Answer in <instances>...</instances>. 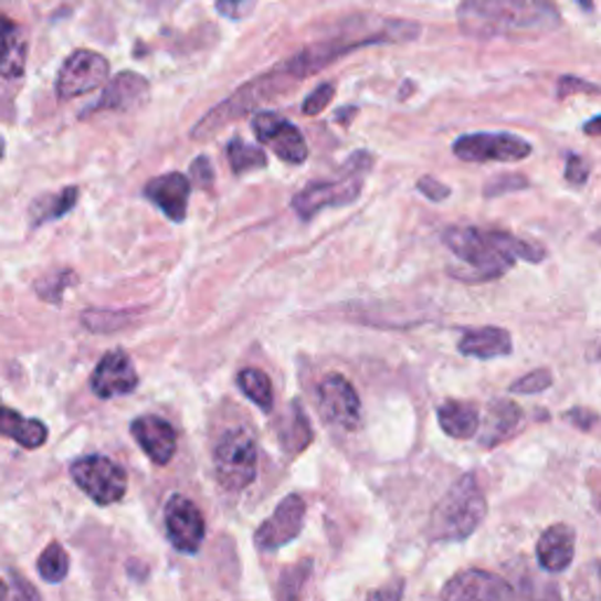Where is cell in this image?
<instances>
[{
    "mask_svg": "<svg viewBox=\"0 0 601 601\" xmlns=\"http://www.w3.org/2000/svg\"><path fill=\"white\" fill-rule=\"evenodd\" d=\"M421 35V24L407 19H383V17H350L348 22L336 29V33L315 41L292 54L289 60L273 66L271 71L256 75L235 89V99L242 110L252 113L256 106L266 104L282 92H287L308 75L344 60L350 52L381 43H409Z\"/></svg>",
    "mask_w": 601,
    "mask_h": 601,
    "instance_id": "6da1fadb",
    "label": "cell"
},
{
    "mask_svg": "<svg viewBox=\"0 0 601 601\" xmlns=\"http://www.w3.org/2000/svg\"><path fill=\"white\" fill-rule=\"evenodd\" d=\"M442 242L451 254L465 263V273L454 277L470 282V285L503 277L517 261L540 263L548 256V252L536 242L505 231L475 229V225H451L442 233Z\"/></svg>",
    "mask_w": 601,
    "mask_h": 601,
    "instance_id": "7a4b0ae2",
    "label": "cell"
},
{
    "mask_svg": "<svg viewBox=\"0 0 601 601\" xmlns=\"http://www.w3.org/2000/svg\"><path fill=\"white\" fill-rule=\"evenodd\" d=\"M458 29L475 41L540 38L561 27L555 0H461Z\"/></svg>",
    "mask_w": 601,
    "mask_h": 601,
    "instance_id": "3957f363",
    "label": "cell"
},
{
    "mask_svg": "<svg viewBox=\"0 0 601 601\" xmlns=\"http://www.w3.org/2000/svg\"><path fill=\"white\" fill-rule=\"evenodd\" d=\"M486 517V498L475 473H465L449 486L442 500L432 507L430 540L463 542L473 536Z\"/></svg>",
    "mask_w": 601,
    "mask_h": 601,
    "instance_id": "277c9868",
    "label": "cell"
},
{
    "mask_svg": "<svg viewBox=\"0 0 601 601\" xmlns=\"http://www.w3.org/2000/svg\"><path fill=\"white\" fill-rule=\"evenodd\" d=\"M371 165H373L371 154H367V150H357V154L348 158L341 179L308 183L304 191L296 193L292 200V207L298 219L310 221L313 217L327 210V207L352 204L362 196V181Z\"/></svg>",
    "mask_w": 601,
    "mask_h": 601,
    "instance_id": "5b68a950",
    "label": "cell"
},
{
    "mask_svg": "<svg viewBox=\"0 0 601 601\" xmlns=\"http://www.w3.org/2000/svg\"><path fill=\"white\" fill-rule=\"evenodd\" d=\"M256 442L250 430H225L214 446V473L225 492H244L256 479Z\"/></svg>",
    "mask_w": 601,
    "mask_h": 601,
    "instance_id": "8992f818",
    "label": "cell"
},
{
    "mask_svg": "<svg viewBox=\"0 0 601 601\" xmlns=\"http://www.w3.org/2000/svg\"><path fill=\"white\" fill-rule=\"evenodd\" d=\"M73 482L78 484L83 494H87L97 505L120 503L127 494V475L125 470L110 461L108 456H83L75 458L68 467Z\"/></svg>",
    "mask_w": 601,
    "mask_h": 601,
    "instance_id": "52a82bcc",
    "label": "cell"
},
{
    "mask_svg": "<svg viewBox=\"0 0 601 601\" xmlns=\"http://www.w3.org/2000/svg\"><path fill=\"white\" fill-rule=\"evenodd\" d=\"M451 150L465 162H521L534 148L513 131H475L458 137Z\"/></svg>",
    "mask_w": 601,
    "mask_h": 601,
    "instance_id": "ba28073f",
    "label": "cell"
},
{
    "mask_svg": "<svg viewBox=\"0 0 601 601\" xmlns=\"http://www.w3.org/2000/svg\"><path fill=\"white\" fill-rule=\"evenodd\" d=\"M110 64L104 54L94 50H75L56 73V97L62 102L78 99L108 83Z\"/></svg>",
    "mask_w": 601,
    "mask_h": 601,
    "instance_id": "9c48e42d",
    "label": "cell"
},
{
    "mask_svg": "<svg viewBox=\"0 0 601 601\" xmlns=\"http://www.w3.org/2000/svg\"><path fill=\"white\" fill-rule=\"evenodd\" d=\"M317 409L327 423L357 430L362 423V402L344 373H329L317 386Z\"/></svg>",
    "mask_w": 601,
    "mask_h": 601,
    "instance_id": "30bf717a",
    "label": "cell"
},
{
    "mask_svg": "<svg viewBox=\"0 0 601 601\" xmlns=\"http://www.w3.org/2000/svg\"><path fill=\"white\" fill-rule=\"evenodd\" d=\"M252 127L256 131V139L268 146L273 154L287 165H304L310 156V148L306 144V137L300 135V129L282 118L280 113L261 110L252 118Z\"/></svg>",
    "mask_w": 601,
    "mask_h": 601,
    "instance_id": "8fae6325",
    "label": "cell"
},
{
    "mask_svg": "<svg viewBox=\"0 0 601 601\" xmlns=\"http://www.w3.org/2000/svg\"><path fill=\"white\" fill-rule=\"evenodd\" d=\"M306 524V500L289 494L280 500L273 515L254 531V545L263 552L280 550L296 540Z\"/></svg>",
    "mask_w": 601,
    "mask_h": 601,
    "instance_id": "7c38bea8",
    "label": "cell"
},
{
    "mask_svg": "<svg viewBox=\"0 0 601 601\" xmlns=\"http://www.w3.org/2000/svg\"><path fill=\"white\" fill-rule=\"evenodd\" d=\"M165 529L175 550L196 555L204 540V517L193 500L175 494L165 503Z\"/></svg>",
    "mask_w": 601,
    "mask_h": 601,
    "instance_id": "4fadbf2b",
    "label": "cell"
},
{
    "mask_svg": "<svg viewBox=\"0 0 601 601\" xmlns=\"http://www.w3.org/2000/svg\"><path fill=\"white\" fill-rule=\"evenodd\" d=\"M442 601H510V586L505 576L484 569H465L446 580Z\"/></svg>",
    "mask_w": 601,
    "mask_h": 601,
    "instance_id": "5bb4252c",
    "label": "cell"
},
{
    "mask_svg": "<svg viewBox=\"0 0 601 601\" xmlns=\"http://www.w3.org/2000/svg\"><path fill=\"white\" fill-rule=\"evenodd\" d=\"M137 386L139 373L125 350L106 352L92 373V392L97 394L99 400L123 398V394L135 392Z\"/></svg>",
    "mask_w": 601,
    "mask_h": 601,
    "instance_id": "9a60e30c",
    "label": "cell"
},
{
    "mask_svg": "<svg viewBox=\"0 0 601 601\" xmlns=\"http://www.w3.org/2000/svg\"><path fill=\"white\" fill-rule=\"evenodd\" d=\"M505 580L510 586V601H561L559 586L548 571H536L521 557L507 563Z\"/></svg>",
    "mask_w": 601,
    "mask_h": 601,
    "instance_id": "2e32d148",
    "label": "cell"
},
{
    "mask_svg": "<svg viewBox=\"0 0 601 601\" xmlns=\"http://www.w3.org/2000/svg\"><path fill=\"white\" fill-rule=\"evenodd\" d=\"M144 454L156 465H167L177 454V430L160 417H139L129 425Z\"/></svg>",
    "mask_w": 601,
    "mask_h": 601,
    "instance_id": "e0dca14e",
    "label": "cell"
},
{
    "mask_svg": "<svg viewBox=\"0 0 601 601\" xmlns=\"http://www.w3.org/2000/svg\"><path fill=\"white\" fill-rule=\"evenodd\" d=\"M146 200L154 202L158 210L175 223H181L188 212V198H191V181L181 172H169L150 179L144 186Z\"/></svg>",
    "mask_w": 601,
    "mask_h": 601,
    "instance_id": "ac0fdd59",
    "label": "cell"
},
{
    "mask_svg": "<svg viewBox=\"0 0 601 601\" xmlns=\"http://www.w3.org/2000/svg\"><path fill=\"white\" fill-rule=\"evenodd\" d=\"M576 557V529L571 524H552L545 529L536 545L538 567L548 573L567 571Z\"/></svg>",
    "mask_w": 601,
    "mask_h": 601,
    "instance_id": "d6986e66",
    "label": "cell"
},
{
    "mask_svg": "<svg viewBox=\"0 0 601 601\" xmlns=\"http://www.w3.org/2000/svg\"><path fill=\"white\" fill-rule=\"evenodd\" d=\"M150 85L144 78V75L135 71H123L110 83H106L104 94L99 102L89 106L87 113H97V110H135L148 102Z\"/></svg>",
    "mask_w": 601,
    "mask_h": 601,
    "instance_id": "ffe728a7",
    "label": "cell"
},
{
    "mask_svg": "<svg viewBox=\"0 0 601 601\" xmlns=\"http://www.w3.org/2000/svg\"><path fill=\"white\" fill-rule=\"evenodd\" d=\"M29 62V41L14 19L0 12V75L10 81L22 78Z\"/></svg>",
    "mask_w": 601,
    "mask_h": 601,
    "instance_id": "44dd1931",
    "label": "cell"
},
{
    "mask_svg": "<svg viewBox=\"0 0 601 601\" xmlns=\"http://www.w3.org/2000/svg\"><path fill=\"white\" fill-rule=\"evenodd\" d=\"M458 352L484 362L498 360V357L513 355V336L503 327L465 329L458 341Z\"/></svg>",
    "mask_w": 601,
    "mask_h": 601,
    "instance_id": "7402d4cb",
    "label": "cell"
},
{
    "mask_svg": "<svg viewBox=\"0 0 601 601\" xmlns=\"http://www.w3.org/2000/svg\"><path fill=\"white\" fill-rule=\"evenodd\" d=\"M521 409L513 400H494L486 409V419L479 423V446L494 449L510 440L521 425Z\"/></svg>",
    "mask_w": 601,
    "mask_h": 601,
    "instance_id": "603a6c76",
    "label": "cell"
},
{
    "mask_svg": "<svg viewBox=\"0 0 601 601\" xmlns=\"http://www.w3.org/2000/svg\"><path fill=\"white\" fill-rule=\"evenodd\" d=\"M440 428L451 440H470L479 432V409L475 402L465 400H446L437 409Z\"/></svg>",
    "mask_w": 601,
    "mask_h": 601,
    "instance_id": "cb8c5ba5",
    "label": "cell"
},
{
    "mask_svg": "<svg viewBox=\"0 0 601 601\" xmlns=\"http://www.w3.org/2000/svg\"><path fill=\"white\" fill-rule=\"evenodd\" d=\"M0 435L14 440L24 449H41L48 442L50 430L43 421L24 419L19 411L0 407Z\"/></svg>",
    "mask_w": 601,
    "mask_h": 601,
    "instance_id": "d4e9b609",
    "label": "cell"
},
{
    "mask_svg": "<svg viewBox=\"0 0 601 601\" xmlns=\"http://www.w3.org/2000/svg\"><path fill=\"white\" fill-rule=\"evenodd\" d=\"M78 198H81L78 186H66L60 193H45L41 198H35L29 207L31 229H41L43 223L64 219L73 210L75 202H78Z\"/></svg>",
    "mask_w": 601,
    "mask_h": 601,
    "instance_id": "484cf974",
    "label": "cell"
},
{
    "mask_svg": "<svg viewBox=\"0 0 601 601\" xmlns=\"http://www.w3.org/2000/svg\"><path fill=\"white\" fill-rule=\"evenodd\" d=\"M280 442L289 456H298L313 442V428L300 402H292L287 417L280 423Z\"/></svg>",
    "mask_w": 601,
    "mask_h": 601,
    "instance_id": "4316f807",
    "label": "cell"
},
{
    "mask_svg": "<svg viewBox=\"0 0 601 601\" xmlns=\"http://www.w3.org/2000/svg\"><path fill=\"white\" fill-rule=\"evenodd\" d=\"M238 386L247 400H252L261 411H273V383L271 376L261 369H242L238 373Z\"/></svg>",
    "mask_w": 601,
    "mask_h": 601,
    "instance_id": "83f0119b",
    "label": "cell"
},
{
    "mask_svg": "<svg viewBox=\"0 0 601 601\" xmlns=\"http://www.w3.org/2000/svg\"><path fill=\"white\" fill-rule=\"evenodd\" d=\"M225 158H229L231 162L233 175H244V172H252V169L268 167L266 150L247 144L242 137H233L229 141V146H225Z\"/></svg>",
    "mask_w": 601,
    "mask_h": 601,
    "instance_id": "f1b7e54d",
    "label": "cell"
},
{
    "mask_svg": "<svg viewBox=\"0 0 601 601\" xmlns=\"http://www.w3.org/2000/svg\"><path fill=\"white\" fill-rule=\"evenodd\" d=\"M68 567L71 559L60 542H50L41 552V557H38V573H41L43 580L52 582V586H56V582H62L68 576Z\"/></svg>",
    "mask_w": 601,
    "mask_h": 601,
    "instance_id": "f546056e",
    "label": "cell"
},
{
    "mask_svg": "<svg viewBox=\"0 0 601 601\" xmlns=\"http://www.w3.org/2000/svg\"><path fill=\"white\" fill-rule=\"evenodd\" d=\"M571 601H601V561H590L571 580Z\"/></svg>",
    "mask_w": 601,
    "mask_h": 601,
    "instance_id": "4dcf8cb0",
    "label": "cell"
},
{
    "mask_svg": "<svg viewBox=\"0 0 601 601\" xmlns=\"http://www.w3.org/2000/svg\"><path fill=\"white\" fill-rule=\"evenodd\" d=\"M131 319V313L120 310H85L83 313V325L94 334H110L123 329Z\"/></svg>",
    "mask_w": 601,
    "mask_h": 601,
    "instance_id": "1f68e13d",
    "label": "cell"
},
{
    "mask_svg": "<svg viewBox=\"0 0 601 601\" xmlns=\"http://www.w3.org/2000/svg\"><path fill=\"white\" fill-rule=\"evenodd\" d=\"M73 282H75L73 271H68V268L56 271V273H50V275L38 280L35 292L43 300H48V304H62V296H64L66 287L73 285Z\"/></svg>",
    "mask_w": 601,
    "mask_h": 601,
    "instance_id": "d6a6232c",
    "label": "cell"
},
{
    "mask_svg": "<svg viewBox=\"0 0 601 601\" xmlns=\"http://www.w3.org/2000/svg\"><path fill=\"white\" fill-rule=\"evenodd\" d=\"M552 383H555L552 371L548 367H540V369H534L526 376H521V379H517L510 386V392L513 394H538V392L548 390Z\"/></svg>",
    "mask_w": 601,
    "mask_h": 601,
    "instance_id": "836d02e7",
    "label": "cell"
},
{
    "mask_svg": "<svg viewBox=\"0 0 601 601\" xmlns=\"http://www.w3.org/2000/svg\"><path fill=\"white\" fill-rule=\"evenodd\" d=\"M529 186V179L521 175H500L484 186V198H500L505 193H517Z\"/></svg>",
    "mask_w": 601,
    "mask_h": 601,
    "instance_id": "e575fe53",
    "label": "cell"
},
{
    "mask_svg": "<svg viewBox=\"0 0 601 601\" xmlns=\"http://www.w3.org/2000/svg\"><path fill=\"white\" fill-rule=\"evenodd\" d=\"M334 89L336 87L331 83L315 87L306 97V102L300 104V113H304V116H319V113H323L329 106V102L334 99Z\"/></svg>",
    "mask_w": 601,
    "mask_h": 601,
    "instance_id": "d590c367",
    "label": "cell"
},
{
    "mask_svg": "<svg viewBox=\"0 0 601 601\" xmlns=\"http://www.w3.org/2000/svg\"><path fill=\"white\" fill-rule=\"evenodd\" d=\"M563 177H567V181L571 186H586L588 179H590V162L582 156L569 154L567 169H563Z\"/></svg>",
    "mask_w": 601,
    "mask_h": 601,
    "instance_id": "8d00e7d4",
    "label": "cell"
},
{
    "mask_svg": "<svg viewBox=\"0 0 601 601\" xmlns=\"http://www.w3.org/2000/svg\"><path fill=\"white\" fill-rule=\"evenodd\" d=\"M404 588H407L404 578H392V580L386 582V586L371 590L367 594V601H402L404 599Z\"/></svg>",
    "mask_w": 601,
    "mask_h": 601,
    "instance_id": "74e56055",
    "label": "cell"
},
{
    "mask_svg": "<svg viewBox=\"0 0 601 601\" xmlns=\"http://www.w3.org/2000/svg\"><path fill=\"white\" fill-rule=\"evenodd\" d=\"M576 92H592V94H597V97H601L599 85L580 81V78H576V75H563V78H559V83H557L559 97H569V94H576Z\"/></svg>",
    "mask_w": 601,
    "mask_h": 601,
    "instance_id": "f35d334b",
    "label": "cell"
},
{
    "mask_svg": "<svg viewBox=\"0 0 601 601\" xmlns=\"http://www.w3.org/2000/svg\"><path fill=\"white\" fill-rule=\"evenodd\" d=\"M417 188L432 202H444L451 196V188L446 183H442L440 179H435V177H421Z\"/></svg>",
    "mask_w": 601,
    "mask_h": 601,
    "instance_id": "ab89813d",
    "label": "cell"
},
{
    "mask_svg": "<svg viewBox=\"0 0 601 601\" xmlns=\"http://www.w3.org/2000/svg\"><path fill=\"white\" fill-rule=\"evenodd\" d=\"M563 417H567V421L571 425H576L578 430H592L597 423H599V417L594 411L586 409V407H576V409H569L567 413H563Z\"/></svg>",
    "mask_w": 601,
    "mask_h": 601,
    "instance_id": "60d3db41",
    "label": "cell"
},
{
    "mask_svg": "<svg viewBox=\"0 0 601 601\" xmlns=\"http://www.w3.org/2000/svg\"><path fill=\"white\" fill-rule=\"evenodd\" d=\"M191 175L198 181V186L204 188V191H207V188H212V183H214V169H212L210 160H207L204 156H200L198 160H193Z\"/></svg>",
    "mask_w": 601,
    "mask_h": 601,
    "instance_id": "b9f144b4",
    "label": "cell"
},
{
    "mask_svg": "<svg viewBox=\"0 0 601 601\" xmlns=\"http://www.w3.org/2000/svg\"><path fill=\"white\" fill-rule=\"evenodd\" d=\"M12 580H14V588L19 592V597H22V601H43L41 594H38V590L31 586V582H27L19 573H12Z\"/></svg>",
    "mask_w": 601,
    "mask_h": 601,
    "instance_id": "7bdbcfd3",
    "label": "cell"
},
{
    "mask_svg": "<svg viewBox=\"0 0 601 601\" xmlns=\"http://www.w3.org/2000/svg\"><path fill=\"white\" fill-rule=\"evenodd\" d=\"M250 0H217V10L223 14V17H229V19H238L242 14V8L247 6Z\"/></svg>",
    "mask_w": 601,
    "mask_h": 601,
    "instance_id": "ee69618b",
    "label": "cell"
},
{
    "mask_svg": "<svg viewBox=\"0 0 601 601\" xmlns=\"http://www.w3.org/2000/svg\"><path fill=\"white\" fill-rule=\"evenodd\" d=\"M0 601H22L17 588H10L3 578H0Z\"/></svg>",
    "mask_w": 601,
    "mask_h": 601,
    "instance_id": "f6af8a7d",
    "label": "cell"
},
{
    "mask_svg": "<svg viewBox=\"0 0 601 601\" xmlns=\"http://www.w3.org/2000/svg\"><path fill=\"white\" fill-rule=\"evenodd\" d=\"M582 131H586L588 137H601V116H594L592 120L582 125Z\"/></svg>",
    "mask_w": 601,
    "mask_h": 601,
    "instance_id": "bcb514c9",
    "label": "cell"
},
{
    "mask_svg": "<svg viewBox=\"0 0 601 601\" xmlns=\"http://www.w3.org/2000/svg\"><path fill=\"white\" fill-rule=\"evenodd\" d=\"M355 113H357V108H341V110H338V116H336V120H341V123H348L352 116H355Z\"/></svg>",
    "mask_w": 601,
    "mask_h": 601,
    "instance_id": "7dc6e473",
    "label": "cell"
},
{
    "mask_svg": "<svg viewBox=\"0 0 601 601\" xmlns=\"http://www.w3.org/2000/svg\"><path fill=\"white\" fill-rule=\"evenodd\" d=\"M576 3H578L582 10H586V12H592V10H594V3H592V0H576Z\"/></svg>",
    "mask_w": 601,
    "mask_h": 601,
    "instance_id": "c3c4849f",
    "label": "cell"
},
{
    "mask_svg": "<svg viewBox=\"0 0 601 601\" xmlns=\"http://www.w3.org/2000/svg\"><path fill=\"white\" fill-rule=\"evenodd\" d=\"M590 240H592L594 244H599V247H601V229H599V231H594V233L590 235Z\"/></svg>",
    "mask_w": 601,
    "mask_h": 601,
    "instance_id": "681fc988",
    "label": "cell"
},
{
    "mask_svg": "<svg viewBox=\"0 0 601 601\" xmlns=\"http://www.w3.org/2000/svg\"><path fill=\"white\" fill-rule=\"evenodd\" d=\"M3 156H6V139L3 135H0V160H3Z\"/></svg>",
    "mask_w": 601,
    "mask_h": 601,
    "instance_id": "f907efd6",
    "label": "cell"
}]
</instances>
